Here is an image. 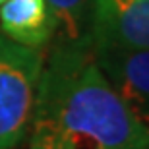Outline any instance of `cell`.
I'll use <instances>...</instances> for the list:
<instances>
[{"label":"cell","mask_w":149,"mask_h":149,"mask_svg":"<svg viewBox=\"0 0 149 149\" xmlns=\"http://www.w3.org/2000/svg\"><path fill=\"white\" fill-rule=\"evenodd\" d=\"M29 149H147L149 128L99 70L91 47L56 43L43 64Z\"/></svg>","instance_id":"obj_1"},{"label":"cell","mask_w":149,"mask_h":149,"mask_svg":"<svg viewBox=\"0 0 149 149\" xmlns=\"http://www.w3.org/2000/svg\"><path fill=\"white\" fill-rule=\"evenodd\" d=\"M43 64L37 49L0 35V149H17L25 138Z\"/></svg>","instance_id":"obj_2"},{"label":"cell","mask_w":149,"mask_h":149,"mask_svg":"<svg viewBox=\"0 0 149 149\" xmlns=\"http://www.w3.org/2000/svg\"><path fill=\"white\" fill-rule=\"evenodd\" d=\"M91 54L122 103L149 128V49L93 37Z\"/></svg>","instance_id":"obj_3"},{"label":"cell","mask_w":149,"mask_h":149,"mask_svg":"<svg viewBox=\"0 0 149 149\" xmlns=\"http://www.w3.org/2000/svg\"><path fill=\"white\" fill-rule=\"evenodd\" d=\"M93 37L149 49V0H95Z\"/></svg>","instance_id":"obj_4"},{"label":"cell","mask_w":149,"mask_h":149,"mask_svg":"<svg viewBox=\"0 0 149 149\" xmlns=\"http://www.w3.org/2000/svg\"><path fill=\"white\" fill-rule=\"evenodd\" d=\"M0 25L10 41L39 49L56 33L47 0H6L0 4Z\"/></svg>","instance_id":"obj_5"},{"label":"cell","mask_w":149,"mask_h":149,"mask_svg":"<svg viewBox=\"0 0 149 149\" xmlns=\"http://www.w3.org/2000/svg\"><path fill=\"white\" fill-rule=\"evenodd\" d=\"M47 4L54 16L58 43L91 47L95 0H47Z\"/></svg>","instance_id":"obj_6"},{"label":"cell","mask_w":149,"mask_h":149,"mask_svg":"<svg viewBox=\"0 0 149 149\" xmlns=\"http://www.w3.org/2000/svg\"><path fill=\"white\" fill-rule=\"evenodd\" d=\"M4 2H6V0H0V4H4Z\"/></svg>","instance_id":"obj_7"},{"label":"cell","mask_w":149,"mask_h":149,"mask_svg":"<svg viewBox=\"0 0 149 149\" xmlns=\"http://www.w3.org/2000/svg\"><path fill=\"white\" fill-rule=\"evenodd\" d=\"M147 149H149V147H147Z\"/></svg>","instance_id":"obj_8"}]
</instances>
